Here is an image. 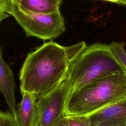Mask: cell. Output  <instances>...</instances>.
<instances>
[{"instance_id":"obj_12","label":"cell","mask_w":126,"mask_h":126,"mask_svg":"<svg viewBox=\"0 0 126 126\" xmlns=\"http://www.w3.org/2000/svg\"><path fill=\"white\" fill-rule=\"evenodd\" d=\"M14 0H0V22L10 15Z\"/></svg>"},{"instance_id":"obj_15","label":"cell","mask_w":126,"mask_h":126,"mask_svg":"<svg viewBox=\"0 0 126 126\" xmlns=\"http://www.w3.org/2000/svg\"><path fill=\"white\" fill-rule=\"evenodd\" d=\"M105 1H107L109 2H112L114 3H116L120 4L126 5V0H102Z\"/></svg>"},{"instance_id":"obj_4","label":"cell","mask_w":126,"mask_h":126,"mask_svg":"<svg viewBox=\"0 0 126 126\" xmlns=\"http://www.w3.org/2000/svg\"><path fill=\"white\" fill-rule=\"evenodd\" d=\"M10 15L14 17L28 36H34L44 40H52L65 31L60 12L51 14L35 13L23 8L14 1Z\"/></svg>"},{"instance_id":"obj_2","label":"cell","mask_w":126,"mask_h":126,"mask_svg":"<svg viewBox=\"0 0 126 126\" xmlns=\"http://www.w3.org/2000/svg\"><path fill=\"white\" fill-rule=\"evenodd\" d=\"M126 97V72L98 79L70 93L64 116L89 115Z\"/></svg>"},{"instance_id":"obj_6","label":"cell","mask_w":126,"mask_h":126,"mask_svg":"<svg viewBox=\"0 0 126 126\" xmlns=\"http://www.w3.org/2000/svg\"><path fill=\"white\" fill-rule=\"evenodd\" d=\"M88 116L92 126H123L126 124V97Z\"/></svg>"},{"instance_id":"obj_10","label":"cell","mask_w":126,"mask_h":126,"mask_svg":"<svg viewBox=\"0 0 126 126\" xmlns=\"http://www.w3.org/2000/svg\"><path fill=\"white\" fill-rule=\"evenodd\" d=\"M125 42H112L110 45L111 52L119 62L126 69V52L125 50Z\"/></svg>"},{"instance_id":"obj_13","label":"cell","mask_w":126,"mask_h":126,"mask_svg":"<svg viewBox=\"0 0 126 126\" xmlns=\"http://www.w3.org/2000/svg\"><path fill=\"white\" fill-rule=\"evenodd\" d=\"M0 126H17L16 120L11 112L0 111Z\"/></svg>"},{"instance_id":"obj_1","label":"cell","mask_w":126,"mask_h":126,"mask_svg":"<svg viewBox=\"0 0 126 126\" xmlns=\"http://www.w3.org/2000/svg\"><path fill=\"white\" fill-rule=\"evenodd\" d=\"M87 47L84 41L63 46L50 41L29 53L19 73L21 92L39 96L52 91L64 80L70 64Z\"/></svg>"},{"instance_id":"obj_8","label":"cell","mask_w":126,"mask_h":126,"mask_svg":"<svg viewBox=\"0 0 126 126\" xmlns=\"http://www.w3.org/2000/svg\"><path fill=\"white\" fill-rule=\"evenodd\" d=\"M3 50L0 46V92L3 95L10 112L16 117L15 82L14 74L8 64L2 58Z\"/></svg>"},{"instance_id":"obj_16","label":"cell","mask_w":126,"mask_h":126,"mask_svg":"<svg viewBox=\"0 0 126 126\" xmlns=\"http://www.w3.org/2000/svg\"><path fill=\"white\" fill-rule=\"evenodd\" d=\"M126 125H124V126H126Z\"/></svg>"},{"instance_id":"obj_9","label":"cell","mask_w":126,"mask_h":126,"mask_svg":"<svg viewBox=\"0 0 126 126\" xmlns=\"http://www.w3.org/2000/svg\"><path fill=\"white\" fill-rule=\"evenodd\" d=\"M23 8L31 12L40 14H51L59 11L62 0H14Z\"/></svg>"},{"instance_id":"obj_5","label":"cell","mask_w":126,"mask_h":126,"mask_svg":"<svg viewBox=\"0 0 126 126\" xmlns=\"http://www.w3.org/2000/svg\"><path fill=\"white\" fill-rule=\"evenodd\" d=\"M70 93V88L64 79L52 91L38 96L37 126H53L63 118Z\"/></svg>"},{"instance_id":"obj_7","label":"cell","mask_w":126,"mask_h":126,"mask_svg":"<svg viewBox=\"0 0 126 126\" xmlns=\"http://www.w3.org/2000/svg\"><path fill=\"white\" fill-rule=\"evenodd\" d=\"M21 102L16 109L17 126H37L38 120L37 99L38 96L32 93L23 92Z\"/></svg>"},{"instance_id":"obj_3","label":"cell","mask_w":126,"mask_h":126,"mask_svg":"<svg viewBox=\"0 0 126 126\" xmlns=\"http://www.w3.org/2000/svg\"><path fill=\"white\" fill-rule=\"evenodd\" d=\"M126 72L111 52L109 45L92 44L70 64L65 78L70 93L106 76Z\"/></svg>"},{"instance_id":"obj_17","label":"cell","mask_w":126,"mask_h":126,"mask_svg":"<svg viewBox=\"0 0 126 126\" xmlns=\"http://www.w3.org/2000/svg\"></svg>"},{"instance_id":"obj_14","label":"cell","mask_w":126,"mask_h":126,"mask_svg":"<svg viewBox=\"0 0 126 126\" xmlns=\"http://www.w3.org/2000/svg\"><path fill=\"white\" fill-rule=\"evenodd\" d=\"M64 117L60 120L58 122H57L56 124H55L53 126H66Z\"/></svg>"},{"instance_id":"obj_11","label":"cell","mask_w":126,"mask_h":126,"mask_svg":"<svg viewBox=\"0 0 126 126\" xmlns=\"http://www.w3.org/2000/svg\"><path fill=\"white\" fill-rule=\"evenodd\" d=\"M66 126H92L88 115L64 116Z\"/></svg>"}]
</instances>
